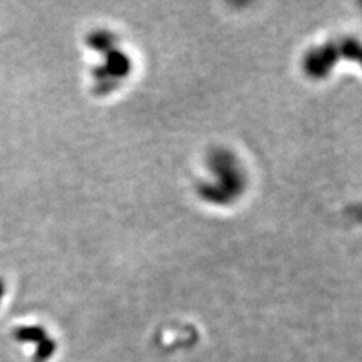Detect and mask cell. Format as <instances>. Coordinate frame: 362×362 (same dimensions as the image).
<instances>
[{"label": "cell", "mask_w": 362, "mask_h": 362, "mask_svg": "<svg viewBox=\"0 0 362 362\" xmlns=\"http://www.w3.org/2000/svg\"><path fill=\"white\" fill-rule=\"evenodd\" d=\"M55 350H56L55 341L50 340L47 337L40 344H36L34 362H47L53 355H55Z\"/></svg>", "instance_id": "2"}, {"label": "cell", "mask_w": 362, "mask_h": 362, "mask_svg": "<svg viewBox=\"0 0 362 362\" xmlns=\"http://www.w3.org/2000/svg\"><path fill=\"white\" fill-rule=\"evenodd\" d=\"M3 295H5V284L2 280H0V302H2Z\"/></svg>", "instance_id": "3"}, {"label": "cell", "mask_w": 362, "mask_h": 362, "mask_svg": "<svg viewBox=\"0 0 362 362\" xmlns=\"http://www.w3.org/2000/svg\"><path fill=\"white\" fill-rule=\"evenodd\" d=\"M14 338L19 343L36 346L47 338V334L41 326H20L14 330Z\"/></svg>", "instance_id": "1"}]
</instances>
